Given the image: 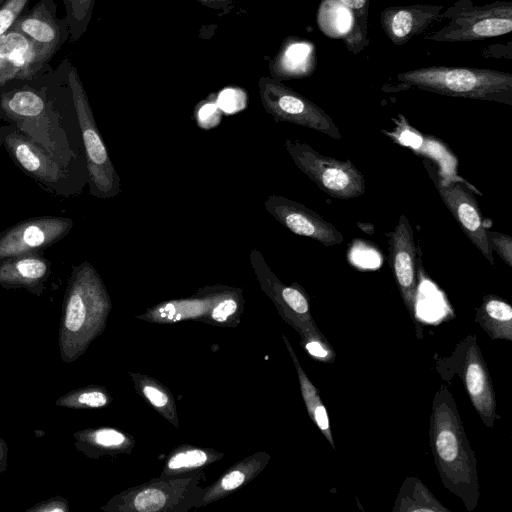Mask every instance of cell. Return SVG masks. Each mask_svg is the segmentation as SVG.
Listing matches in <instances>:
<instances>
[{"instance_id": "cell-1", "label": "cell", "mask_w": 512, "mask_h": 512, "mask_svg": "<svg viewBox=\"0 0 512 512\" xmlns=\"http://www.w3.org/2000/svg\"><path fill=\"white\" fill-rule=\"evenodd\" d=\"M429 435L443 485L472 511L480 496L476 460L454 399L444 386L433 401Z\"/></svg>"}, {"instance_id": "cell-2", "label": "cell", "mask_w": 512, "mask_h": 512, "mask_svg": "<svg viewBox=\"0 0 512 512\" xmlns=\"http://www.w3.org/2000/svg\"><path fill=\"white\" fill-rule=\"evenodd\" d=\"M408 88L512 105V74L494 69L427 66L398 73L383 86L386 91Z\"/></svg>"}, {"instance_id": "cell-3", "label": "cell", "mask_w": 512, "mask_h": 512, "mask_svg": "<svg viewBox=\"0 0 512 512\" xmlns=\"http://www.w3.org/2000/svg\"><path fill=\"white\" fill-rule=\"evenodd\" d=\"M0 109L15 127L44 147L60 164L67 167L71 150L60 117L45 92L23 87L0 96Z\"/></svg>"}, {"instance_id": "cell-4", "label": "cell", "mask_w": 512, "mask_h": 512, "mask_svg": "<svg viewBox=\"0 0 512 512\" xmlns=\"http://www.w3.org/2000/svg\"><path fill=\"white\" fill-rule=\"evenodd\" d=\"M447 23L425 37L436 42H467L508 34L512 30V1L496 0L475 5L457 0L441 12Z\"/></svg>"}, {"instance_id": "cell-5", "label": "cell", "mask_w": 512, "mask_h": 512, "mask_svg": "<svg viewBox=\"0 0 512 512\" xmlns=\"http://www.w3.org/2000/svg\"><path fill=\"white\" fill-rule=\"evenodd\" d=\"M201 472L159 477L129 488L115 498V509L124 512H186L200 507L205 488Z\"/></svg>"}, {"instance_id": "cell-6", "label": "cell", "mask_w": 512, "mask_h": 512, "mask_svg": "<svg viewBox=\"0 0 512 512\" xmlns=\"http://www.w3.org/2000/svg\"><path fill=\"white\" fill-rule=\"evenodd\" d=\"M68 83L85 149L90 194L100 199L113 198L120 192V177L110 159L87 94L74 67L68 72Z\"/></svg>"}, {"instance_id": "cell-7", "label": "cell", "mask_w": 512, "mask_h": 512, "mask_svg": "<svg viewBox=\"0 0 512 512\" xmlns=\"http://www.w3.org/2000/svg\"><path fill=\"white\" fill-rule=\"evenodd\" d=\"M284 147L294 164L320 190L337 199H352L365 193L363 174L350 161L317 152L307 143L286 139Z\"/></svg>"}, {"instance_id": "cell-8", "label": "cell", "mask_w": 512, "mask_h": 512, "mask_svg": "<svg viewBox=\"0 0 512 512\" xmlns=\"http://www.w3.org/2000/svg\"><path fill=\"white\" fill-rule=\"evenodd\" d=\"M250 263L261 289L272 300L281 317L300 334L302 343L327 341L313 321L303 288L297 283L284 284L255 248L250 251Z\"/></svg>"}, {"instance_id": "cell-9", "label": "cell", "mask_w": 512, "mask_h": 512, "mask_svg": "<svg viewBox=\"0 0 512 512\" xmlns=\"http://www.w3.org/2000/svg\"><path fill=\"white\" fill-rule=\"evenodd\" d=\"M259 94L265 111L277 122H289L340 140L342 135L332 118L317 104L277 79L261 78Z\"/></svg>"}, {"instance_id": "cell-10", "label": "cell", "mask_w": 512, "mask_h": 512, "mask_svg": "<svg viewBox=\"0 0 512 512\" xmlns=\"http://www.w3.org/2000/svg\"><path fill=\"white\" fill-rule=\"evenodd\" d=\"M2 145L10 158L26 175L50 192L69 196V171L44 147L17 127H0Z\"/></svg>"}, {"instance_id": "cell-11", "label": "cell", "mask_w": 512, "mask_h": 512, "mask_svg": "<svg viewBox=\"0 0 512 512\" xmlns=\"http://www.w3.org/2000/svg\"><path fill=\"white\" fill-rule=\"evenodd\" d=\"M73 220L61 216L24 219L0 232V260L45 249L65 238Z\"/></svg>"}, {"instance_id": "cell-12", "label": "cell", "mask_w": 512, "mask_h": 512, "mask_svg": "<svg viewBox=\"0 0 512 512\" xmlns=\"http://www.w3.org/2000/svg\"><path fill=\"white\" fill-rule=\"evenodd\" d=\"M266 211L294 234L311 238L325 246L344 241L341 232L317 212L304 204L281 195H270L264 200Z\"/></svg>"}, {"instance_id": "cell-13", "label": "cell", "mask_w": 512, "mask_h": 512, "mask_svg": "<svg viewBox=\"0 0 512 512\" xmlns=\"http://www.w3.org/2000/svg\"><path fill=\"white\" fill-rule=\"evenodd\" d=\"M389 235V263L405 305L413 317L418 298L417 248L409 219L400 215Z\"/></svg>"}, {"instance_id": "cell-14", "label": "cell", "mask_w": 512, "mask_h": 512, "mask_svg": "<svg viewBox=\"0 0 512 512\" xmlns=\"http://www.w3.org/2000/svg\"><path fill=\"white\" fill-rule=\"evenodd\" d=\"M436 186L442 201L461 230L486 260L494 265L493 254L486 235L487 229L483 224L481 211L475 197L460 183L452 181L443 183L439 180L436 182Z\"/></svg>"}, {"instance_id": "cell-15", "label": "cell", "mask_w": 512, "mask_h": 512, "mask_svg": "<svg viewBox=\"0 0 512 512\" xmlns=\"http://www.w3.org/2000/svg\"><path fill=\"white\" fill-rule=\"evenodd\" d=\"M444 6L435 4L399 5L384 8L380 24L388 39L396 46H403L434 23L443 21Z\"/></svg>"}, {"instance_id": "cell-16", "label": "cell", "mask_w": 512, "mask_h": 512, "mask_svg": "<svg viewBox=\"0 0 512 512\" xmlns=\"http://www.w3.org/2000/svg\"><path fill=\"white\" fill-rule=\"evenodd\" d=\"M229 286L214 285L199 289L193 296L162 302L138 318L150 322L169 323L197 320L211 324V313Z\"/></svg>"}, {"instance_id": "cell-17", "label": "cell", "mask_w": 512, "mask_h": 512, "mask_svg": "<svg viewBox=\"0 0 512 512\" xmlns=\"http://www.w3.org/2000/svg\"><path fill=\"white\" fill-rule=\"evenodd\" d=\"M463 376L474 408L484 424L492 427L496 419L495 394L488 369L474 338L466 349Z\"/></svg>"}, {"instance_id": "cell-18", "label": "cell", "mask_w": 512, "mask_h": 512, "mask_svg": "<svg viewBox=\"0 0 512 512\" xmlns=\"http://www.w3.org/2000/svg\"><path fill=\"white\" fill-rule=\"evenodd\" d=\"M9 30L26 35L52 55L65 41L64 27L50 9L49 0H42L32 10L20 15Z\"/></svg>"}, {"instance_id": "cell-19", "label": "cell", "mask_w": 512, "mask_h": 512, "mask_svg": "<svg viewBox=\"0 0 512 512\" xmlns=\"http://www.w3.org/2000/svg\"><path fill=\"white\" fill-rule=\"evenodd\" d=\"M52 56L18 31L8 30L0 36V57L12 64L17 79L32 78Z\"/></svg>"}, {"instance_id": "cell-20", "label": "cell", "mask_w": 512, "mask_h": 512, "mask_svg": "<svg viewBox=\"0 0 512 512\" xmlns=\"http://www.w3.org/2000/svg\"><path fill=\"white\" fill-rule=\"evenodd\" d=\"M51 273V261L43 252H31L0 260V284L6 287L41 285Z\"/></svg>"}, {"instance_id": "cell-21", "label": "cell", "mask_w": 512, "mask_h": 512, "mask_svg": "<svg viewBox=\"0 0 512 512\" xmlns=\"http://www.w3.org/2000/svg\"><path fill=\"white\" fill-rule=\"evenodd\" d=\"M269 459L266 452H258L234 464L215 483L205 488L200 506L228 496L253 480L265 468Z\"/></svg>"}, {"instance_id": "cell-22", "label": "cell", "mask_w": 512, "mask_h": 512, "mask_svg": "<svg viewBox=\"0 0 512 512\" xmlns=\"http://www.w3.org/2000/svg\"><path fill=\"white\" fill-rule=\"evenodd\" d=\"M316 67L315 47L302 39H290L271 64L278 79H298L310 76ZM277 79V80H278Z\"/></svg>"}, {"instance_id": "cell-23", "label": "cell", "mask_w": 512, "mask_h": 512, "mask_svg": "<svg viewBox=\"0 0 512 512\" xmlns=\"http://www.w3.org/2000/svg\"><path fill=\"white\" fill-rule=\"evenodd\" d=\"M476 320L493 339H512V308L503 299L486 295Z\"/></svg>"}, {"instance_id": "cell-24", "label": "cell", "mask_w": 512, "mask_h": 512, "mask_svg": "<svg viewBox=\"0 0 512 512\" xmlns=\"http://www.w3.org/2000/svg\"><path fill=\"white\" fill-rule=\"evenodd\" d=\"M283 340L286 344V347L292 357L293 363L295 365L301 394L304 400V403L306 405L308 414L311 418V420L317 425L319 430L323 433V435L326 437L332 448H335L331 428H330V422L329 417L326 412L325 406L320 398L318 390L315 388L313 383L309 380L306 373L304 372L303 368L301 367L298 358L288 341V339L283 335Z\"/></svg>"}, {"instance_id": "cell-25", "label": "cell", "mask_w": 512, "mask_h": 512, "mask_svg": "<svg viewBox=\"0 0 512 512\" xmlns=\"http://www.w3.org/2000/svg\"><path fill=\"white\" fill-rule=\"evenodd\" d=\"M215 450L190 445L177 447L167 458L161 477L193 473L222 458Z\"/></svg>"}, {"instance_id": "cell-26", "label": "cell", "mask_w": 512, "mask_h": 512, "mask_svg": "<svg viewBox=\"0 0 512 512\" xmlns=\"http://www.w3.org/2000/svg\"><path fill=\"white\" fill-rule=\"evenodd\" d=\"M134 387L167 421L179 426L176 405L172 393L150 376L132 373Z\"/></svg>"}, {"instance_id": "cell-27", "label": "cell", "mask_w": 512, "mask_h": 512, "mask_svg": "<svg viewBox=\"0 0 512 512\" xmlns=\"http://www.w3.org/2000/svg\"><path fill=\"white\" fill-rule=\"evenodd\" d=\"M398 495L394 510L398 511H445L433 494L419 481L407 479Z\"/></svg>"}, {"instance_id": "cell-28", "label": "cell", "mask_w": 512, "mask_h": 512, "mask_svg": "<svg viewBox=\"0 0 512 512\" xmlns=\"http://www.w3.org/2000/svg\"><path fill=\"white\" fill-rule=\"evenodd\" d=\"M345 7L353 17L351 33L345 42L346 48L357 54L369 45L368 15L370 0H335Z\"/></svg>"}, {"instance_id": "cell-29", "label": "cell", "mask_w": 512, "mask_h": 512, "mask_svg": "<svg viewBox=\"0 0 512 512\" xmlns=\"http://www.w3.org/2000/svg\"><path fill=\"white\" fill-rule=\"evenodd\" d=\"M73 40H77L85 31L96 0H64Z\"/></svg>"}, {"instance_id": "cell-30", "label": "cell", "mask_w": 512, "mask_h": 512, "mask_svg": "<svg viewBox=\"0 0 512 512\" xmlns=\"http://www.w3.org/2000/svg\"><path fill=\"white\" fill-rule=\"evenodd\" d=\"M29 0H5L0 5V36L19 18Z\"/></svg>"}, {"instance_id": "cell-31", "label": "cell", "mask_w": 512, "mask_h": 512, "mask_svg": "<svg viewBox=\"0 0 512 512\" xmlns=\"http://www.w3.org/2000/svg\"><path fill=\"white\" fill-rule=\"evenodd\" d=\"M486 235L491 251H495L509 267H512L511 236L491 230H487Z\"/></svg>"}, {"instance_id": "cell-32", "label": "cell", "mask_w": 512, "mask_h": 512, "mask_svg": "<svg viewBox=\"0 0 512 512\" xmlns=\"http://www.w3.org/2000/svg\"><path fill=\"white\" fill-rule=\"evenodd\" d=\"M216 101L221 111L234 113L245 107L246 97L240 89L226 88L220 92Z\"/></svg>"}, {"instance_id": "cell-33", "label": "cell", "mask_w": 512, "mask_h": 512, "mask_svg": "<svg viewBox=\"0 0 512 512\" xmlns=\"http://www.w3.org/2000/svg\"><path fill=\"white\" fill-rule=\"evenodd\" d=\"M195 117L201 128L210 129L221 121L222 111L217 101H206L197 108Z\"/></svg>"}, {"instance_id": "cell-34", "label": "cell", "mask_w": 512, "mask_h": 512, "mask_svg": "<svg viewBox=\"0 0 512 512\" xmlns=\"http://www.w3.org/2000/svg\"><path fill=\"white\" fill-rule=\"evenodd\" d=\"M306 351L315 359L325 362H332L334 353L328 341L309 340L302 343Z\"/></svg>"}, {"instance_id": "cell-35", "label": "cell", "mask_w": 512, "mask_h": 512, "mask_svg": "<svg viewBox=\"0 0 512 512\" xmlns=\"http://www.w3.org/2000/svg\"><path fill=\"white\" fill-rule=\"evenodd\" d=\"M78 401L85 406L99 408L108 403V396L103 391L92 390L80 394Z\"/></svg>"}, {"instance_id": "cell-36", "label": "cell", "mask_w": 512, "mask_h": 512, "mask_svg": "<svg viewBox=\"0 0 512 512\" xmlns=\"http://www.w3.org/2000/svg\"><path fill=\"white\" fill-rule=\"evenodd\" d=\"M13 79H17V76L12 64L0 57V86Z\"/></svg>"}, {"instance_id": "cell-37", "label": "cell", "mask_w": 512, "mask_h": 512, "mask_svg": "<svg viewBox=\"0 0 512 512\" xmlns=\"http://www.w3.org/2000/svg\"><path fill=\"white\" fill-rule=\"evenodd\" d=\"M205 6L214 9H228L232 4V0H197Z\"/></svg>"}, {"instance_id": "cell-38", "label": "cell", "mask_w": 512, "mask_h": 512, "mask_svg": "<svg viewBox=\"0 0 512 512\" xmlns=\"http://www.w3.org/2000/svg\"><path fill=\"white\" fill-rule=\"evenodd\" d=\"M2 145V139H1V134H0V146Z\"/></svg>"}, {"instance_id": "cell-39", "label": "cell", "mask_w": 512, "mask_h": 512, "mask_svg": "<svg viewBox=\"0 0 512 512\" xmlns=\"http://www.w3.org/2000/svg\"><path fill=\"white\" fill-rule=\"evenodd\" d=\"M5 0H0V5L4 2Z\"/></svg>"}]
</instances>
